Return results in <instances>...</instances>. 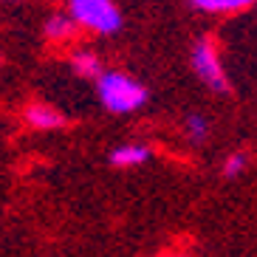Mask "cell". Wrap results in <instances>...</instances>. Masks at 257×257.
<instances>
[{"mask_svg":"<svg viewBox=\"0 0 257 257\" xmlns=\"http://www.w3.org/2000/svg\"><path fill=\"white\" fill-rule=\"evenodd\" d=\"M26 121L37 130H57L65 124V116L48 105H29L26 107Z\"/></svg>","mask_w":257,"mask_h":257,"instance_id":"cell-4","label":"cell"},{"mask_svg":"<svg viewBox=\"0 0 257 257\" xmlns=\"http://www.w3.org/2000/svg\"><path fill=\"white\" fill-rule=\"evenodd\" d=\"M184 130H187V136L192 139V142H204L206 133H209V121L201 113H189L187 119H184Z\"/></svg>","mask_w":257,"mask_h":257,"instance_id":"cell-9","label":"cell"},{"mask_svg":"<svg viewBox=\"0 0 257 257\" xmlns=\"http://www.w3.org/2000/svg\"><path fill=\"white\" fill-rule=\"evenodd\" d=\"M246 167H249V156H246V153H232L226 159V164H223V175H226V178H237Z\"/></svg>","mask_w":257,"mask_h":257,"instance_id":"cell-10","label":"cell"},{"mask_svg":"<svg viewBox=\"0 0 257 257\" xmlns=\"http://www.w3.org/2000/svg\"><path fill=\"white\" fill-rule=\"evenodd\" d=\"M195 9L201 12H212V15H220V12H237V9L249 6L254 0H189Z\"/></svg>","mask_w":257,"mask_h":257,"instance_id":"cell-8","label":"cell"},{"mask_svg":"<svg viewBox=\"0 0 257 257\" xmlns=\"http://www.w3.org/2000/svg\"><path fill=\"white\" fill-rule=\"evenodd\" d=\"M192 68H195L198 79H201L204 85H209L215 93H226L229 91V79H226L223 65H220L215 40L204 37V40L195 43V48H192Z\"/></svg>","mask_w":257,"mask_h":257,"instance_id":"cell-3","label":"cell"},{"mask_svg":"<svg viewBox=\"0 0 257 257\" xmlns=\"http://www.w3.org/2000/svg\"><path fill=\"white\" fill-rule=\"evenodd\" d=\"M71 34H74V17L54 15L46 23V37L54 43H65V40H71Z\"/></svg>","mask_w":257,"mask_h":257,"instance_id":"cell-6","label":"cell"},{"mask_svg":"<svg viewBox=\"0 0 257 257\" xmlns=\"http://www.w3.org/2000/svg\"><path fill=\"white\" fill-rule=\"evenodd\" d=\"M71 17L96 34H116L121 29V15L113 0H71Z\"/></svg>","mask_w":257,"mask_h":257,"instance_id":"cell-2","label":"cell"},{"mask_svg":"<svg viewBox=\"0 0 257 257\" xmlns=\"http://www.w3.org/2000/svg\"><path fill=\"white\" fill-rule=\"evenodd\" d=\"M96 91H99V102L110 113H133L147 102V88L136 79H130L127 74H119V71L99 74Z\"/></svg>","mask_w":257,"mask_h":257,"instance_id":"cell-1","label":"cell"},{"mask_svg":"<svg viewBox=\"0 0 257 257\" xmlns=\"http://www.w3.org/2000/svg\"><path fill=\"white\" fill-rule=\"evenodd\" d=\"M150 159V150L144 144H121L110 153V164L113 167H139Z\"/></svg>","mask_w":257,"mask_h":257,"instance_id":"cell-5","label":"cell"},{"mask_svg":"<svg viewBox=\"0 0 257 257\" xmlns=\"http://www.w3.org/2000/svg\"><path fill=\"white\" fill-rule=\"evenodd\" d=\"M71 65H74V71L79 76H88V79L102 74V62H99V57L91 51H76L74 57H71Z\"/></svg>","mask_w":257,"mask_h":257,"instance_id":"cell-7","label":"cell"},{"mask_svg":"<svg viewBox=\"0 0 257 257\" xmlns=\"http://www.w3.org/2000/svg\"><path fill=\"white\" fill-rule=\"evenodd\" d=\"M167 257H184V254H167Z\"/></svg>","mask_w":257,"mask_h":257,"instance_id":"cell-11","label":"cell"}]
</instances>
